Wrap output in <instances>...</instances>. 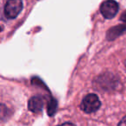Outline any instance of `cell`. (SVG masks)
Instances as JSON below:
<instances>
[{
  "label": "cell",
  "instance_id": "5b68a950",
  "mask_svg": "<svg viewBox=\"0 0 126 126\" xmlns=\"http://www.w3.org/2000/svg\"><path fill=\"white\" fill-rule=\"evenodd\" d=\"M56 110V101L55 100H51L47 107V114L49 116H52Z\"/></svg>",
  "mask_w": 126,
  "mask_h": 126
},
{
  "label": "cell",
  "instance_id": "6da1fadb",
  "mask_svg": "<svg viewBox=\"0 0 126 126\" xmlns=\"http://www.w3.org/2000/svg\"><path fill=\"white\" fill-rule=\"evenodd\" d=\"M101 103L96 94H88L83 98L80 108L86 113H93L99 109Z\"/></svg>",
  "mask_w": 126,
  "mask_h": 126
},
{
  "label": "cell",
  "instance_id": "7a4b0ae2",
  "mask_svg": "<svg viewBox=\"0 0 126 126\" xmlns=\"http://www.w3.org/2000/svg\"><path fill=\"white\" fill-rule=\"evenodd\" d=\"M23 9L22 0H7L4 6V15L9 19L16 18Z\"/></svg>",
  "mask_w": 126,
  "mask_h": 126
},
{
  "label": "cell",
  "instance_id": "3957f363",
  "mask_svg": "<svg viewBox=\"0 0 126 126\" xmlns=\"http://www.w3.org/2000/svg\"><path fill=\"white\" fill-rule=\"evenodd\" d=\"M118 11V4L115 0H105L101 4L100 12L104 17L111 19L117 15Z\"/></svg>",
  "mask_w": 126,
  "mask_h": 126
},
{
  "label": "cell",
  "instance_id": "9c48e42d",
  "mask_svg": "<svg viewBox=\"0 0 126 126\" xmlns=\"http://www.w3.org/2000/svg\"><path fill=\"white\" fill-rule=\"evenodd\" d=\"M124 65H125V67H126V61H125V62H124Z\"/></svg>",
  "mask_w": 126,
  "mask_h": 126
},
{
  "label": "cell",
  "instance_id": "8992f818",
  "mask_svg": "<svg viewBox=\"0 0 126 126\" xmlns=\"http://www.w3.org/2000/svg\"><path fill=\"white\" fill-rule=\"evenodd\" d=\"M118 126H126V116L120 121V123L118 124Z\"/></svg>",
  "mask_w": 126,
  "mask_h": 126
},
{
  "label": "cell",
  "instance_id": "ba28073f",
  "mask_svg": "<svg viewBox=\"0 0 126 126\" xmlns=\"http://www.w3.org/2000/svg\"><path fill=\"white\" fill-rule=\"evenodd\" d=\"M121 20H123V21L126 22V12L124 13V14L122 15V16H121Z\"/></svg>",
  "mask_w": 126,
  "mask_h": 126
},
{
  "label": "cell",
  "instance_id": "277c9868",
  "mask_svg": "<svg viewBox=\"0 0 126 126\" xmlns=\"http://www.w3.org/2000/svg\"><path fill=\"white\" fill-rule=\"evenodd\" d=\"M44 106V98L41 96H35L29 101V109L32 112L39 113L42 110Z\"/></svg>",
  "mask_w": 126,
  "mask_h": 126
},
{
  "label": "cell",
  "instance_id": "52a82bcc",
  "mask_svg": "<svg viewBox=\"0 0 126 126\" xmlns=\"http://www.w3.org/2000/svg\"><path fill=\"white\" fill-rule=\"evenodd\" d=\"M59 126H74V125L73 124H71V123H65V124H63Z\"/></svg>",
  "mask_w": 126,
  "mask_h": 126
}]
</instances>
